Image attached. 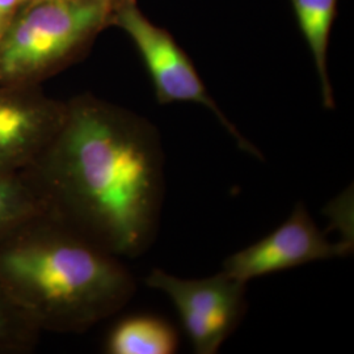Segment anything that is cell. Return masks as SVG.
I'll return each instance as SVG.
<instances>
[{"label":"cell","mask_w":354,"mask_h":354,"mask_svg":"<svg viewBox=\"0 0 354 354\" xmlns=\"http://www.w3.org/2000/svg\"><path fill=\"white\" fill-rule=\"evenodd\" d=\"M29 172L46 213L118 257L156 239L165 201V151L149 121L82 95Z\"/></svg>","instance_id":"6da1fadb"},{"label":"cell","mask_w":354,"mask_h":354,"mask_svg":"<svg viewBox=\"0 0 354 354\" xmlns=\"http://www.w3.org/2000/svg\"><path fill=\"white\" fill-rule=\"evenodd\" d=\"M178 335L167 320L153 315H131L109 332L105 352L109 354H174Z\"/></svg>","instance_id":"ba28073f"},{"label":"cell","mask_w":354,"mask_h":354,"mask_svg":"<svg viewBox=\"0 0 354 354\" xmlns=\"http://www.w3.org/2000/svg\"><path fill=\"white\" fill-rule=\"evenodd\" d=\"M146 285L162 291L175 306L194 353H216L247 311V283L223 270L206 279H187L156 268L146 277Z\"/></svg>","instance_id":"5b68a950"},{"label":"cell","mask_w":354,"mask_h":354,"mask_svg":"<svg viewBox=\"0 0 354 354\" xmlns=\"http://www.w3.org/2000/svg\"><path fill=\"white\" fill-rule=\"evenodd\" d=\"M28 1L29 0H0V11L8 17H13V15L24 7Z\"/></svg>","instance_id":"7c38bea8"},{"label":"cell","mask_w":354,"mask_h":354,"mask_svg":"<svg viewBox=\"0 0 354 354\" xmlns=\"http://www.w3.org/2000/svg\"><path fill=\"white\" fill-rule=\"evenodd\" d=\"M109 24L121 28L140 51L151 77L158 102H196L215 114L241 151L263 159V153L228 120L207 92L189 57L174 37L140 12L136 0H114Z\"/></svg>","instance_id":"277c9868"},{"label":"cell","mask_w":354,"mask_h":354,"mask_svg":"<svg viewBox=\"0 0 354 354\" xmlns=\"http://www.w3.org/2000/svg\"><path fill=\"white\" fill-rule=\"evenodd\" d=\"M136 289L121 257L48 213L0 243V290L39 332H86L121 311Z\"/></svg>","instance_id":"7a4b0ae2"},{"label":"cell","mask_w":354,"mask_h":354,"mask_svg":"<svg viewBox=\"0 0 354 354\" xmlns=\"http://www.w3.org/2000/svg\"><path fill=\"white\" fill-rule=\"evenodd\" d=\"M42 213L46 205L29 169L0 171V243Z\"/></svg>","instance_id":"30bf717a"},{"label":"cell","mask_w":354,"mask_h":354,"mask_svg":"<svg viewBox=\"0 0 354 354\" xmlns=\"http://www.w3.org/2000/svg\"><path fill=\"white\" fill-rule=\"evenodd\" d=\"M304 39L313 54L320 80L322 97L326 108L335 106L333 91L329 80V36L339 0H290Z\"/></svg>","instance_id":"9c48e42d"},{"label":"cell","mask_w":354,"mask_h":354,"mask_svg":"<svg viewBox=\"0 0 354 354\" xmlns=\"http://www.w3.org/2000/svg\"><path fill=\"white\" fill-rule=\"evenodd\" d=\"M349 243H333L319 230L304 203L295 205L289 218L261 241L228 256L223 272L241 282L306 266L314 261L342 257Z\"/></svg>","instance_id":"8992f818"},{"label":"cell","mask_w":354,"mask_h":354,"mask_svg":"<svg viewBox=\"0 0 354 354\" xmlns=\"http://www.w3.org/2000/svg\"><path fill=\"white\" fill-rule=\"evenodd\" d=\"M114 0H29L0 37V84L39 86L74 64L104 26Z\"/></svg>","instance_id":"3957f363"},{"label":"cell","mask_w":354,"mask_h":354,"mask_svg":"<svg viewBox=\"0 0 354 354\" xmlns=\"http://www.w3.org/2000/svg\"><path fill=\"white\" fill-rule=\"evenodd\" d=\"M11 19H12V17H8L7 15H4V13L0 11V37H1V35H3V32H4V29H6V26L10 23Z\"/></svg>","instance_id":"4fadbf2b"},{"label":"cell","mask_w":354,"mask_h":354,"mask_svg":"<svg viewBox=\"0 0 354 354\" xmlns=\"http://www.w3.org/2000/svg\"><path fill=\"white\" fill-rule=\"evenodd\" d=\"M39 333L0 290V354L30 352Z\"/></svg>","instance_id":"8fae6325"},{"label":"cell","mask_w":354,"mask_h":354,"mask_svg":"<svg viewBox=\"0 0 354 354\" xmlns=\"http://www.w3.org/2000/svg\"><path fill=\"white\" fill-rule=\"evenodd\" d=\"M66 102L39 86L0 84V171L26 169L36 162L64 121Z\"/></svg>","instance_id":"52a82bcc"}]
</instances>
